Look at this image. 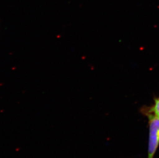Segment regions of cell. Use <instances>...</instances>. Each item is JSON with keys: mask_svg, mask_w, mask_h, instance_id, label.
<instances>
[{"mask_svg": "<svg viewBox=\"0 0 159 158\" xmlns=\"http://www.w3.org/2000/svg\"><path fill=\"white\" fill-rule=\"evenodd\" d=\"M148 156V158H153L159 145V119L155 114L149 113Z\"/></svg>", "mask_w": 159, "mask_h": 158, "instance_id": "obj_1", "label": "cell"}, {"mask_svg": "<svg viewBox=\"0 0 159 158\" xmlns=\"http://www.w3.org/2000/svg\"><path fill=\"white\" fill-rule=\"evenodd\" d=\"M152 111L159 119V99L155 101V105L152 108Z\"/></svg>", "mask_w": 159, "mask_h": 158, "instance_id": "obj_2", "label": "cell"}]
</instances>
